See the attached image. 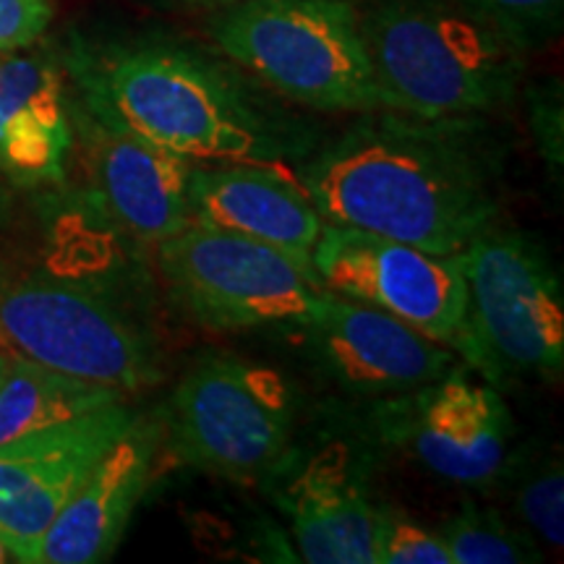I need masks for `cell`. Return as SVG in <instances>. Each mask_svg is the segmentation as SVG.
I'll return each instance as SVG.
<instances>
[{
    "label": "cell",
    "instance_id": "obj_1",
    "mask_svg": "<svg viewBox=\"0 0 564 564\" xmlns=\"http://www.w3.org/2000/svg\"><path fill=\"white\" fill-rule=\"evenodd\" d=\"M507 154L486 116L373 108L316 144L301 178L324 223L449 257L497 225Z\"/></svg>",
    "mask_w": 564,
    "mask_h": 564
},
{
    "label": "cell",
    "instance_id": "obj_2",
    "mask_svg": "<svg viewBox=\"0 0 564 564\" xmlns=\"http://www.w3.org/2000/svg\"><path fill=\"white\" fill-rule=\"evenodd\" d=\"M89 108L116 126L192 162L301 160L316 131L228 63L171 42L110 53L84 79Z\"/></svg>",
    "mask_w": 564,
    "mask_h": 564
},
{
    "label": "cell",
    "instance_id": "obj_3",
    "mask_svg": "<svg viewBox=\"0 0 564 564\" xmlns=\"http://www.w3.org/2000/svg\"><path fill=\"white\" fill-rule=\"evenodd\" d=\"M358 17L379 108L489 116L514 100L525 55L460 0H366Z\"/></svg>",
    "mask_w": 564,
    "mask_h": 564
},
{
    "label": "cell",
    "instance_id": "obj_4",
    "mask_svg": "<svg viewBox=\"0 0 564 564\" xmlns=\"http://www.w3.org/2000/svg\"><path fill=\"white\" fill-rule=\"evenodd\" d=\"M465 322L457 350L486 382L560 384L564 291L554 257L533 232L491 225L457 253Z\"/></svg>",
    "mask_w": 564,
    "mask_h": 564
},
{
    "label": "cell",
    "instance_id": "obj_5",
    "mask_svg": "<svg viewBox=\"0 0 564 564\" xmlns=\"http://www.w3.org/2000/svg\"><path fill=\"white\" fill-rule=\"evenodd\" d=\"M225 58L324 112L379 108L356 0H243L209 24Z\"/></svg>",
    "mask_w": 564,
    "mask_h": 564
},
{
    "label": "cell",
    "instance_id": "obj_6",
    "mask_svg": "<svg viewBox=\"0 0 564 564\" xmlns=\"http://www.w3.org/2000/svg\"><path fill=\"white\" fill-rule=\"evenodd\" d=\"M299 400L270 366L207 352L175 387L165 411L173 455L204 474L264 484L295 442Z\"/></svg>",
    "mask_w": 564,
    "mask_h": 564
},
{
    "label": "cell",
    "instance_id": "obj_7",
    "mask_svg": "<svg viewBox=\"0 0 564 564\" xmlns=\"http://www.w3.org/2000/svg\"><path fill=\"white\" fill-rule=\"evenodd\" d=\"M158 267L175 306L215 333L303 329L327 291L312 264L204 223L160 241Z\"/></svg>",
    "mask_w": 564,
    "mask_h": 564
},
{
    "label": "cell",
    "instance_id": "obj_8",
    "mask_svg": "<svg viewBox=\"0 0 564 564\" xmlns=\"http://www.w3.org/2000/svg\"><path fill=\"white\" fill-rule=\"evenodd\" d=\"M0 340L30 361L123 394L162 379L154 337L121 306L76 282L42 274L0 280Z\"/></svg>",
    "mask_w": 564,
    "mask_h": 564
},
{
    "label": "cell",
    "instance_id": "obj_9",
    "mask_svg": "<svg viewBox=\"0 0 564 564\" xmlns=\"http://www.w3.org/2000/svg\"><path fill=\"white\" fill-rule=\"evenodd\" d=\"M366 434L429 474L481 489L497 484L510 460L512 415L497 387L474 382L455 364L434 382L377 400Z\"/></svg>",
    "mask_w": 564,
    "mask_h": 564
},
{
    "label": "cell",
    "instance_id": "obj_10",
    "mask_svg": "<svg viewBox=\"0 0 564 564\" xmlns=\"http://www.w3.org/2000/svg\"><path fill=\"white\" fill-rule=\"evenodd\" d=\"M312 264L329 291L382 308L457 350L465 322L457 253L442 257L350 225L324 223Z\"/></svg>",
    "mask_w": 564,
    "mask_h": 564
},
{
    "label": "cell",
    "instance_id": "obj_11",
    "mask_svg": "<svg viewBox=\"0 0 564 564\" xmlns=\"http://www.w3.org/2000/svg\"><path fill=\"white\" fill-rule=\"evenodd\" d=\"M264 486L303 562L377 564L379 502L369 494V457L356 442L329 436L312 449L293 442Z\"/></svg>",
    "mask_w": 564,
    "mask_h": 564
},
{
    "label": "cell",
    "instance_id": "obj_12",
    "mask_svg": "<svg viewBox=\"0 0 564 564\" xmlns=\"http://www.w3.org/2000/svg\"><path fill=\"white\" fill-rule=\"evenodd\" d=\"M137 413L118 403L0 447V541L11 560L37 564L47 528Z\"/></svg>",
    "mask_w": 564,
    "mask_h": 564
},
{
    "label": "cell",
    "instance_id": "obj_13",
    "mask_svg": "<svg viewBox=\"0 0 564 564\" xmlns=\"http://www.w3.org/2000/svg\"><path fill=\"white\" fill-rule=\"evenodd\" d=\"M301 333L327 382L369 400L411 392L457 364L447 345L329 288Z\"/></svg>",
    "mask_w": 564,
    "mask_h": 564
},
{
    "label": "cell",
    "instance_id": "obj_14",
    "mask_svg": "<svg viewBox=\"0 0 564 564\" xmlns=\"http://www.w3.org/2000/svg\"><path fill=\"white\" fill-rule=\"evenodd\" d=\"M162 442L165 411L137 413L47 528L37 564H95L110 560L121 544L133 510L150 489Z\"/></svg>",
    "mask_w": 564,
    "mask_h": 564
},
{
    "label": "cell",
    "instance_id": "obj_15",
    "mask_svg": "<svg viewBox=\"0 0 564 564\" xmlns=\"http://www.w3.org/2000/svg\"><path fill=\"white\" fill-rule=\"evenodd\" d=\"M188 209L192 223L257 238L303 264H312V251L324 228L319 209L303 186L257 162L194 165L188 175Z\"/></svg>",
    "mask_w": 564,
    "mask_h": 564
},
{
    "label": "cell",
    "instance_id": "obj_16",
    "mask_svg": "<svg viewBox=\"0 0 564 564\" xmlns=\"http://www.w3.org/2000/svg\"><path fill=\"white\" fill-rule=\"evenodd\" d=\"M89 137L91 175L100 196L133 238L160 243L192 223V160L97 118Z\"/></svg>",
    "mask_w": 564,
    "mask_h": 564
},
{
    "label": "cell",
    "instance_id": "obj_17",
    "mask_svg": "<svg viewBox=\"0 0 564 564\" xmlns=\"http://www.w3.org/2000/svg\"><path fill=\"white\" fill-rule=\"evenodd\" d=\"M70 147L58 70L32 55L0 51V175L19 186L61 181Z\"/></svg>",
    "mask_w": 564,
    "mask_h": 564
},
{
    "label": "cell",
    "instance_id": "obj_18",
    "mask_svg": "<svg viewBox=\"0 0 564 564\" xmlns=\"http://www.w3.org/2000/svg\"><path fill=\"white\" fill-rule=\"evenodd\" d=\"M118 403H126V394L116 387L47 369L11 350L0 382V447Z\"/></svg>",
    "mask_w": 564,
    "mask_h": 564
},
{
    "label": "cell",
    "instance_id": "obj_19",
    "mask_svg": "<svg viewBox=\"0 0 564 564\" xmlns=\"http://www.w3.org/2000/svg\"><path fill=\"white\" fill-rule=\"evenodd\" d=\"M502 476L512 478V505L518 518L549 546L562 549L564 468L560 449H525L518 457L510 453Z\"/></svg>",
    "mask_w": 564,
    "mask_h": 564
},
{
    "label": "cell",
    "instance_id": "obj_20",
    "mask_svg": "<svg viewBox=\"0 0 564 564\" xmlns=\"http://www.w3.org/2000/svg\"><path fill=\"white\" fill-rule=\"evenodd\" d=\"M455 564H531L541 562V549L531 535L512 528L491 507L463 502L440 528Z\"/></svg>",
    "mask_w": 564,
    "mask_h": 564
},
{
    "label": "cell",
    "instance_id": "obj_21",
    "mask_svg": "<svg viewBox=\"0 0 564 564\" xmlns=\"http://www.w3.org/2000/svg\"><path fill=\"white\" fill-rule=\"evenodd\" d=\"M523 55L539 51L562 32L564 0H460Z\"/></svg>",
    "mask_w": 564,
    "mask_h": 564
},
{
    "label": "cell",
    "instance_id": "obj_22",
    "mask_svg": "<svg viewBox=\"0 0 564 564\" xmlns=\"http://www.w3.org/2000/svg\"><path fill=\"white\" fill-rule=\"evenodd\" d=\"M377 564H455L440 531H429L390 505H379Z\"/></svg>",
    "mask_w": 564,
    "mask_h": 564
},
{
    "label": "cell",
    "instance_id": "obj_23",
    "mask_svg": "<svg viewBox=\"0 0 564 564\" xmlns=\"http://www.w3.org/2000/svg\"><path fill=\"white\" fill-rule=\"evenodd\" d=\"M531 129L549 178L562 183L564 139H562V95L560 87L535 91L531 105Z\"/></svg>",
    "mask_w": 564,
    "mask_h": 564
},
{
    "label": "cell",
    "instance_id": "obj_24",
    "mask_svg": "<svg viewBox=\"0 0 564 564\" xmlns=\"http://www.w3.org/2000/svg\"><path fill=\"white\" fill-rule=\"evenodd\" d=\"M51 19V0H0V51L30 47L42 37Z\"/></svg>",
    "mask_w": 564,
    "mask_h": 564
},
{
    "label": "cell",
    "instance_id": "obj_25",
    "mask_svg": "<svg viewBox=\"0 0 564 564\" xmlns=\"http://www.w3.org/2000/svg\"><path fill=\"white\" fill-rule=\"evenodd\" d=\"M192 3H199V6H217V9H228V6L243 3V0H192Z\"/></svg>",
    "mask_w": 564,
    "mask_h": 564
},
{
    "label": "cell",
    "instance_id": "obj_26",
    "mask_svg": "<svg viewBox=\"0 0 564 564\" xmlns=\"http://www.w3.org/2000/svg\"><path fill=\"white\" fill-rule=\"evenodd\" d=\"M9 358H11V350L0 348V382H3L6 371H9Z\"/></svg>",
    "mask_w": 564,
    "mask_h": 564
},
{
    "label": "cell",
    "instance_id": "obj_27",
    "mask_svg": "<svg viewBox=\"0 0 564 564\" xmlns=\"http://www.w3.org/2000/svg\"><path fill=\"white\" fill-rule=\"evenodd\" d=\"M9 560H11L9 549H6V544H3V541H0V562H9Z\"/></svg>",
    "mask_w": 564,
    "mask_h": 564
},
{
    "label": "cell",
    "instance_id": "obj_28",
    "mask_svg": "<svg viewBox=\"0 0 564 564\" xmlns=\"http://www.w3.org/2000/svg\"><path fill=\"white\" fill-rule=\"evenodd\" d=\"M6 199H9V194H6L3 183H0V209H3V207H6Z\"/></svg>",
    "mask_w": 564,
    "mask_h": 564
}]
</instances>
